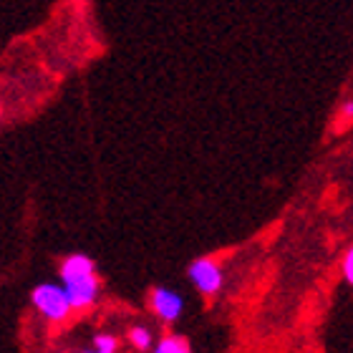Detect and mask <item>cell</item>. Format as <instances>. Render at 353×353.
Here are the masks:
<instances>
[{
  "label": "cell",
  "instance_id": "1",
  "mask_svg": "<svg viewBox=\"0 0 353 353\" xmlns=\"http://www.w3.org/2000/svg\"><path fill=\"white\" fill-rule=\"evenodd\" d=\"M30 303L48 323H63L71 316V310H74V305L68 301L66 288L56 285V283H41V285L33 288L30 290Z\"/></svg>",
  "mask_w": 353,
  "mask_h": 353
},
{
  "label": "cell",
  "instance_id": "6",
  "mask_svg": "<svg viewBox=\"0 0 353 353\" xmlns=\"http://www.w3.org/2000/svg\"><path fill=\"white\" fill-rule=\"evenodd\" d=\"M126 339H129V343H132L134 351L139 353H147L154 348V333H152V328L149 325H132L129 328V333H126Z\"/></svg>",
  "mask_w": 353,
  "mask_h": 353
},
{
  "label": "cell",
  "instance_id": "10",
  "mask_svg": "<svg viewBox=\"0 0 353 353\" xmlns=\"http://www.w3.org/2000/svg\"><path fill=\"white\" fill-rule=\"evenodd\" d=\"M341 117L346 119V121H353V101H346L341 106Z\"/></svg>",
  "mask_w": 353,
  "mask_h": 353
},
{
  "label": "cell",
  "instance_id": "4",
  "mask_svg": "<svg viewBox=\"0 0 353 353\" xmlns=\"http://www.w3.org/2000/svg\"><path fill=\"white\" fill-rule=\"evenodd\" d=\"M61 285L66 288L68 301H71L74 310L91 308V305L99 301V293H101V283H99V278H96V272H94V275H88V278H81V280L61 283Z\"/></svg>",
  "mask_w": 353,
  "mask_h": 353
},
{
  "label": "cell",
  "instance_id": "8",
  "mask_svg": "<svg viewBox=\"0 0 353 353\" xmlns=\"http://www.w3.org/2000/svg\"><path fill=\"white\" fill-rule=\"evenodd\" d=\"M119 351V339L111 333H99L94 339V353H117Z\"/></svg>",
  "mask_w": 353,
  "mask_h": 353
},
{
  "label": "cell",
  "instance_id": "9",
  "mask_svg": "<svg viewBox=\"0 0 353 353\" xmlns=\"http://www.w3.org/2000/svg\"><path fill=\"white\" fill-rule=\"evenodd\" d=\"M341 272H343V280L348 285H353V245L346 250L343 255V265H341Z\"/></svg>",
  "mask_w": 353,
  "mask_h": 353
},
{
  "label": "cell",
  "instance_id": "7",
  "mask_svg": "<svg viewBox=\"0 0 353 353\" xmlns=\"http://www.w3.org/2000/svg\"><path fill=\"white\" fill-rule=\"evenodd\" d=\"M152 353H192L190 351V343L182 339V336H164V339H159V343H154V348H152Z\"/></svg>",
  "mask_w": 353,
  "mask_h": 353
},
{
  "label": "cell",
  "instance_id": "11",
  "mask_svg": "<svg viewBox=\"0 0 353 353\" xmlns=\"http://www.w3.org/2000/svg\"><path fill=\"white\" fill-rule=\"evenodd\" d=\"M83 353H94V348H91V351H83Z\"/></svg>",
  "mask_w": 353,
  "mask_h": 353
},
{
  "label": "cell",
  "instance_id": "3",
  "mask_svg": "<svg viewBox=\"0 0 353 353\" xmlns=\"http://www.w3.org/2000/svg\"><path fill=\"white\" fill-rule=\"evenodd\" d=\"M149 308L162 323H176L184 313V298L167 285H157L149 290Z\"/></svg>",
  "mask_w": 353,
  "mask_h": 353
},
{
  "label": "cell",
  "instance_id": "2",
  "mask_svg": "<svg viewBox=\"0 0 353 353\" xmlns=\"http://www.w3.org/2000/svg\"><path fill=\"white\" fill-rule=\"evenodd\" d=\"M187 278L197 293H202L205 298H212L222 290V283H225V272H222V265L214 258H197L192 260L190 268H187Z\"/></svg>",
  "mask_w": 353,
  "mask_h": 353
},
{
  "label": "cell",
  "instance_id": "5",
  "mask_svg": "<svg viewBox=\"0 0 353 353\" xmlns=\"http://www.w3.org/2000/svg\"><path fill=\"white\" fill-rule=\"evenodd\" d=\"M94 272H96V263L88 258V255H83V252H71V255H66L59 265L61 283L88 278V275H94Z\"/></svg>",
  "mask_w": 353,
  "mask_h": 353
}]
</instances>
